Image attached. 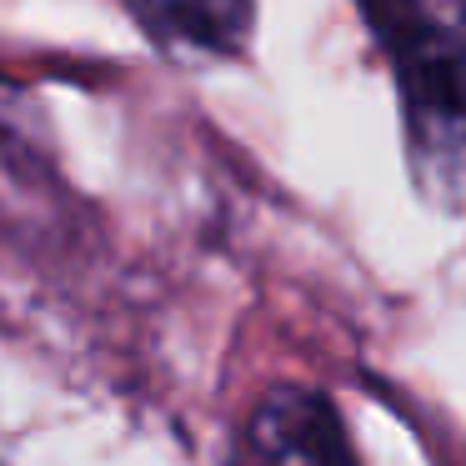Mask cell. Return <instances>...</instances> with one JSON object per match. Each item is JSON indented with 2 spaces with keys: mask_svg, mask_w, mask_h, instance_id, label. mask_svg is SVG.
I'll return each instance as SVG.
<instances>
[{
  "mask_svg": "<svg viewBox=\"0 0 466 466\" xmlns=\"http://www.w3.org/2000/svg\"><path fill=\"white\" fill-rule=\"evenodd\" d=\"M401 96L406 166L441 211H466V0H361Z\"/></svg>",
  "mask_w": 466,
  "mask_h": 466,
  "instance_id": "6da1fadb",
  "label": "cell"
},
{
  "mask_svg": "<svg viewBox=\"0 0 466 466\" xmlns=\"http://www.w3.org/2000/svg\"><path fill=\"white\" fill-rule=\"evenodd\" d=\"M231 466H356V446L331 396L281 381L241 421Z\"/></svg>",
  "mask_w": 466,
  "mask_h": 466,
  "instance_id": "7a4b0ae2",
  "label": "cell"
},
{
  "mask_svg": "<svg viewBox=\"0 0 466 466\" xmlns=\"http://www.w3.org/2000/svg\"><path fill=\"white\" fill-rule=\"evenodd\" d=\"M151 41L186 61H231L246 51L256 0H131Z\"/></svg>",
  "mask_w": 466,
  "mask_h": 466,
  "instance_id": "3957f363",
  "label": "cell"
}]
</instances>
